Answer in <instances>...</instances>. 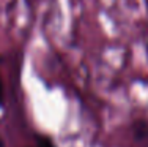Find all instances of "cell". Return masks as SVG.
<instances>
[{
  "label": "cell",
  "instance_id": "1",
  "mask_svg": "<svg viewBox=\"0 0 148 147\" xmlns=\"http://www.w3.org/2000/svg\"><path fill=\"white\" fill-rule=\"evenodd\" d=\"M132 135L139 144H148V120H137L134 124Z\"/></svg>",
  "mask_w": 148,
  "mask_h": 147
},
{
  "label": "cell",
  "instance_id": "2",
  "mask_svg": "<svg viewBox=\"0 0 148 147\" xmlns=\"http://www.w3.org/2000/svg\"><path fill=\"white\" fill-rule=\"evenodd\" d=\"M35 141H36V147H55L54 141H52L49 136L40 135V136H36V138H35Z\"/></svg>",
  "mask_w": 148,
  "mask_h": 147
},
{
  "label": "cell",
  "instance_id": "3",
  "mask_svg": "<svg viewBox=\"0 0 148 147\" xmlns=\"http://www.w3.org/2000/svg\"><path fill=\"white\" fill-rule=\"evenodd\" d=\"M3 100H5V95H3V82H2V78H0V108L3 106Z\"/></svg>",
  "mask_w": 148,
  "mask_h": 147
},
{
  "label": "cell",
  "instance_id": "4",
  "mask_svg": "<svg viewBox=\"0 0 148 147\" xmlns=\"http://www.w3.org/2000/svg\"><path fill=\"white\" fill-rule=\"evenodd\" d=\"M0 147H5V144H3V139L0 138Z\"/></svg>",
  "mask_w": 148,
  "mask_h": 147
},
{
  "label": "cell",
  "instance_id": "5",
  "mask_svg": "<svg viewBox=\"0 0 148 147\" xmlns=\"http://www.w3.org/2000/svg\"><path fill=\"white\" fill-rule=\"evenodd\" d=\"M147 3H148V0H147Z\"/></svg>",
  "mask_w": 148,
  "mask_h": 147
}]
</instances>
